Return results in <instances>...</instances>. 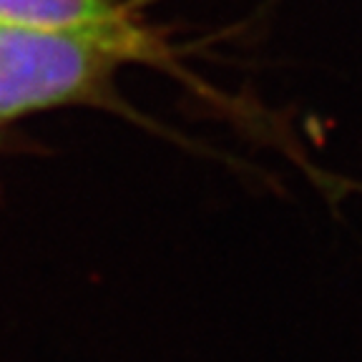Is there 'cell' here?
Masks as SVG:
<instances>
[{
    "label": "cell",
    "instance_id": "6da1fadb",
    "mask_svg": "<svg viewBox=\"0 0 362 362\" xmlns=\"http://www.w3.org/2000/svg\"><path fill=\"white\" fill-rule=\"evenodd\" d=\"M131 58L106 40L0 25V126L48 108L101 101Z\"/></svg>",
    "mask_w": 362,
    "mask_h": 362
},
{
    "label": "cell",
    "instance_id": "7a4b0ae2",
    "mask_svg": "<svg viewBox=\"0 0 362 362\" xmlns=\"http://www.w3.org/2000/svg\"><path fill=\"white\" fill-rule=\"evenodd\" d=\"M0 25L106 40L131 63L164 61V45L121 0H0Z\"/></svg>",
    "mask_w": 362,
    "mask_h": 362
}]
</instances>
